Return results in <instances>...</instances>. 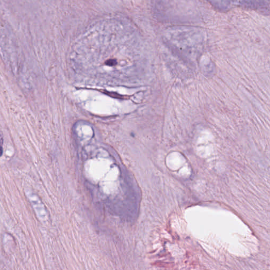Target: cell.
I'll list each match as a JSON object with an SVG mask.
<instances>
[{"instance_id": "obj_1", "label": "cell", "mask_w": 270, "mask_h": 270, "mask_svg": "<svg viewBox=\"0 0 270 270\" xmlns=\"http://www.w3.org/2000/svg\"><path fill=\"white\" fill-rule=\"evenodd\" d=\"M3 135L2 132H0V157L3 154Z\"/></svg>"}]
</instances>
